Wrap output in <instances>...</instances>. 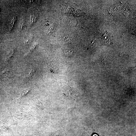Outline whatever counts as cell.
<instances>
[{"instance_id":"cell-2","label":"cell","mask_w":136,"mask_h":136,"mask_svg":"<svg viewBox=\"0 0 136 136\" xmlns=\"http://www.w3.org/2000/svg\"><path fill=\"white\" fill-rule=\"evenodd\" d=\"M35 73V71L33 68H32L30 70L28 74L26 76V81H29L33 76Z\"/></svg>"},{"instance_id":"cell-6","label":"cell","mask_w":136,"mask_h":136,"mask_svg":"<svg viewBox=\"0 0 136 136\" xmlns=\"http://www.w3.org/2000/svg\"><path fill=\"white\" fill-rule=\"evenodd\" d=\"M70 40V37L69 36L67 35L66 36L62 39V41L64 43L68 42Z\"/></svg>"},{"instance_id":"cell-10","label":"cell","mask_w":136,"mask_h":136,"mask_svg":"<svg viewBox=\"0 0 136 136\" xmlns=\"http://www.w3.org/2000/svg\"><path fill=\"white\" fill-rule=\"evenodd\" d=\"M72 50H66L65 53L66 55H70L72 53Z\"/></svg>"},{"instance_id":"cell-4","label":"cell","mask_w":136,"mask_h":136,"mask_svg":"<svg viewBox=\"0 0 136 136\" xmlns=\"http://www.w3.org/2000/svg\"><path fill=\"white\" fill-rule=\"evenodd\" d=\"M103 39L105 43H109L110 42V38L107 32H106L103 36Z\"/></svg>"},{"instance_id":"cell-3","label":"cell","mask_w":136,"mask_h":136,"mask_svg":"<svg viewBox=\"0 0 136 136\" xmlns=\"http://www.w3.org/2000/svg\"><path fill=\"white\" fill-rule=\"evenodd\" d=\"M31 90V89L30 88H28L24 90L22 92L21 95L20 97L18 99H15V100L22 99L30 92Z\"/></svg>"},{"instance_id":"cell-1","label":"cell","mask_w":136,"mask_h":136,"mask_svg":"<svg viewBox=\"0 0 136 136\" xmlns=\"http://www.w3.org/2000/svg\"><path fill=\"white\" fill-rule=\"evenodd\" d=\"M76 92L74 89L70 88L66 91V95L69 97L75 98L76 96Z\"/></svg>"},{"instance_id":"cell-8","label":"cell","mask_w":136,"mask_h":136,"mask_svg":"<svg viewBox=\"0 0 136 136\" xmlns=\"http://www.w3.org/2000/svg\"><path fill=\"white\" fill-rule=\"evenodd\" d=\"M37 45V44L35 43L30 48L29 50L28 53H31L33 51L36 46Z\"/></svg>"},{"instance_id":"cell-5","label":"cell","mask_w":136,"mask_h":136,"mask_svg":"<svg viewBox=\"0 0 136 136\" xmlns=\"http://www.w3.org/2000/svg\"><path fill=\"white\" fill-rule=\"evenodd\" d=\"M16 17L15 16L13 17L11 19L9 24V30L11 31L13 26L14 23L16 19Z\"/></svg>"},{"instance_id":"cell-7","label":"cell","mask_w":136,"mask_h":136,"mask_svg":"<svg viewBox=\"0 0 136 136\" xmlns=\"http://www.w3.org/2000/svg\"><path fill=\"white\" fill-rule=\"evenodd\" d=\"M15 49L13 48L10 54L8 57L7 59V60L8 61L10 60L13 57L15 52Z\"/></svg>"},{"instance_id":"cell-9","label":"cell","mask_w":136,"mask_h":136,"mask_svg":"<svg viewBox=\"0 0 136 136\" xmlns=\"http://www.w3.org/2000/svg\"><path fill=\"white\" fill-rule=\"evenodd\" d=\"M53 25H51L48 28L47 30V33H48L50 32L52 30L53 28Z\"/></svg>"}]
</instances>
